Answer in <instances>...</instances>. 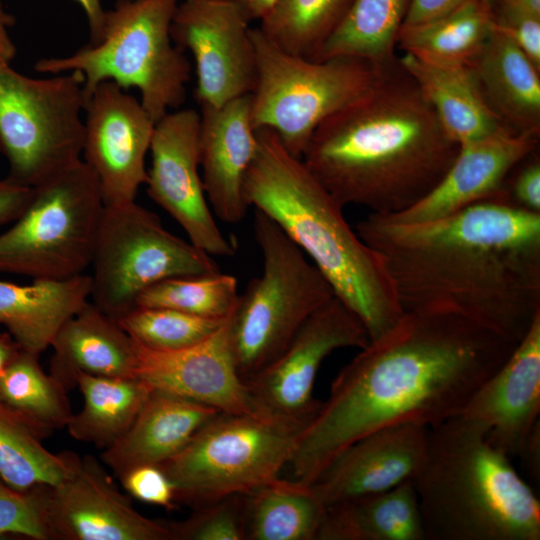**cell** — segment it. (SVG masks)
Listing matches in <instances>:
<instances>
[{"label": "cell", "mask_w": 540, "mask_h": 540, "mask_svg": "<svg viewBox=\"0 0 540 540\" xmlns=\"http://www.w3.org/2000/svg\"><path fill=\"white\" fill-rule=\"evenodd\" d=\"M316 540H426L413 481L327 507Z\"/></svg>", "instance_id": "28"}, {"label": "cell", "mask_w": 540, "mask_h": 540, "mask_svg": "<svg viewBox=\"0 0 540 540\" xmlns=\"http://www.w3.org/2000/svg\"><path fill=\"white\" fill-rule=\"evenodd\" d=\"M15 23V17L10 14L0 0V61L10 63L16 55V47L12 41L9 28Z\"/></svg>", "instance_id": "47"}, {"label": "cell", "mask_w": 540, "mask_h": 540, "mask_svg": "<svg viewBox=\"0 0 540 540\" xmlns=\"http://www.w3.org/2000/svg\"><path fill=\"white\" fill-rule=\"evenodd\" d=\"M238 298L236 278L219 271L162 280L139 296L136 307L169 308L201 317L226 319L233 314Z\"/></svg>", "instance_id": "36"}, {"label": "cell", "mask_w": 540, "mask_h": 540, "mask_svg": "<svg viewBox=\"0 0 540 540\" xmlns=\"http://www.w3.org/2000/svg\"><path fill=\"white\" fill-rule=\"evenodd\" d=\"M354 0H275L259 30L292 55L315 59Z\"/></svg>", "instance_id": "35"}, {"label": "cell", "mask_w": 540, "mask_h": 540, "mask_svg": "<svg viewBox=\"0 0 540 540\" xmlns=\"http://www.w3.org/2000/svg\"><path fill=\"white\" fill-rule=\"evenodd\" d=\"M33 187L8 176L0 180V226L14 222L25 209Z\"/></svg>", "instance_id": "43"}, {"label": "cell", "mask_w": 540, "mask_h": 540, "mask_svg": "<svg viewBox=\"0 0 540 540\" xmlns=\"http://www.w3.org/2000/svg\"><path fill=\"white\" fill-rule=\"evenodd\" d=\"M355 231L404 312L459 316L516 343L540 314V213L497 198L423 222L369 213Z\"/></svg>", "instance_id": "2"}, {"label": "cell", "mask_w": 540, "mask_h": 540, "mask_svg": "<svg viewBox=\"0 0 540 540\" xmlns=\"http://www.w3.org/2000/svg\"><path fill=\"white\" fill-rule=\"evenodd\" d=\"M468 0H409L402 26H416L440 18Z\"/></svg>", "instance_id": "44"}, {"label": "cell", "mask_w": 540, "mask_h": 540, "mask_svg": "<svg viewBox=\"0 0 540 540\" xmlns=\"http://www.w3.org/2000/svg\"><path fill=\"white\" fill-rule=\"evenodd\" d=\"M428 429L402 423L362 436L339 452L309 486L329 507L412 480L424 459Z\"/></svg>", "instance_id": "21"}, {"label": "cell", "mask_w": 540, "mask_h": 540, "mask_svg": "<svg viewBox=\"0 0 540 540\" xmlns=\"http://www.w3.org/2000/svg\"><path fill=\"white\" fill-rule=\"evenodd\" d=\"M426 540H539L540 501L510 458L460 416L428 429L412 479Z\"/></svg>", "instance_id": "5"}, {"label": "cell", "mask_w": 540, "mask_h": 540, "mask_svg": "<svg viewBox=\"0 0 540 540\" xmlns=\"http://www.w3.org/2000/svg\"><path fill=\"white\" fill-rule=\"evenodd\" d=\"M38 357L20 348L0 375V401L45 439L66 428L73 412L68 391L42 369Z\"/></svg>", "instance_id": "34"}, {"label": "cell", "mask_w": 540, "mask_h": 540, "mask_svg": "<svg viewBox=\"0 0 540 540\" xmlns=\"http://www.w3.org/2000/svg\"><path fill=\"white\" fill-rule=\"evenodd\" d=\"M249 12L223 0H184L171 24L173 42L193 57L195 96L201 107H218L251 94L257 63Z\"/></svg>", "instance_id": "13"}, {"label": "cell", "mask_w": 540, "mask_h": 540, "mask_svg": "<svg viewBox=\"0 0 540 540\" xmlns=\"http://www.w3.org/2000/svg\"><path fill=\"white\" fill-rule=\"evenodd\" d=\"M516 345L459 316L404 312L333 380L297 439L293 480L310 485L339 452L380 428H431L458 416Z\"/></svg>", "instance_id": "1"}, {"label": "cell", "mask_w": 540, "mask_h": 540, "mask_svg": "<svg viewBox=\"0 0 540 540\" xmlns=\"http://www.w3.org/2000/svg\"><path fill=\"white\" fill-rule=\"evenodd\" d=\"M84 112L82 160L98 178L104 205L135 201L147 180L145 158L156 122L113 81L94 88Z\"/></svg>", "instance_id": "16"}, {"label": "cell", "mask_w": 540, "mask_h": 540, "mask_svg": "<svg viewBox=\"0 0 540 540\" xmlns=\"http://www.w3.org/2000/svg\"><path fill=\"white\" fill-rule=\"evenodd\" d=\"M493 112L519 133L540 130V69L509 38L492 32L469 65Z\"/></svg>", "instance_id": "26"}, {"label": "cell", "mask_w": 540, "mask_h": 540, "mask_svg": "<svg viewBox=\"0 0 540 540\" xmlns=\"http://www.w3.org/2000/svg\"><path fill=\"white\" fill-rule=\"evenodd\" d=\"M168 524L172 540H246L245 494L200 505L186 519Z\"/></svg>", "instance_id": "38"}, {"label": "cell", "mask_w": 540, "mask_h": 540, "mask_svg": "<svg viewBox=\"0 0 540 540\" xmlns=\"http://www.w3.org/2000/svg\"><path fill=\"white\" fill-rule=\"evenodd\" d=\"M483 3L491 10L493 11V8L496 5L497 0H482Z\"/></svg>", "instance_id": "51"}, {"label": "cell", "mask_w": 540, "mask_h": 540, "mask_svg": "<svg viewBox=\"0 0 540 540\" xmlns=\"http://www.w3.org/2000/svg\"><path fill=\"white\" fill-rule=\"evenodd\" d=\"M369 341L360 319L334 296L307 319L278 358L246 383L257 411L307 425L322 405L313 397L322 362L338 349H361Z\"/></svg>", "instance_id": "14"}, {"label": "cell", "mask_w": 540, "mask_h": 540, "mask_svg": "<svg viewBox=\"0 0 540 540\" xmlns=\"http://www.w3.org/2000/svg\"><path fill=\"white\" fill-rule=\"evenodd\" d=\"M305 426L261 413L219 412L160 466L176 502L194 508L249 494L280 478Z\"/></svg>", "instance_id": "9"}, {"label": "cell", "mask_w": 540, "mask_h": 540, "mask_svg": "<svg viewBox=\"0 0 540 540\" xmlns=\"http://www.w3.org/2000/svg\"><path fill=\"white\" fill-rule=\"evenodd\" d=\"M116 2H120V1H126V0H115Z\"/></svg>", "instance_id": "52"}, {"label": "cell", "mask_w": 540, "mask_h": 540, "mask_svg": "<svg viewBox=\"0 0 540 540\" xmlns=\"http://www.w3.org/2000/svg\"><path fill=\"white\" fill-rule=\"evenodd\" d=\"M42 490L53 540H172L168 522L138 512L91 455L80 456L68 478Z\"/></svg>", "instance_id": "17"}, {"label": "cell", "mask_w": 540, "mask_h": 540, "mask_svg": "<svg viewBox=\"0 0 540 540\" xmlns=\"http://www.w3.org/2000/svg\"><path fill=\"white\" fill-rule=\"evenodd\" d=\"M251 94L218 107H201L199 160L203 188L215 215L239 223L249 208L244 182L258 149Z\"/></svg>", "instance_id": "22"}, {"label": "cell", "mask_w": 540, "mask_h": 540, "mask_svg": "<svg viewBox=\"0 0 540 540\" xmlns=\"http://www.w3.org/2000/svg\"><path fill=\"white\" fill-rule=\"evenodd\" d=\"M496 8L540 17V0H497Z\"/></svg>", "instance_id": "48"}, {"label": "cell", "mask_w": 540, "mask_h": 540, "mask_svg": "<svg viewBox=\"0 0 540 540\" xmlns=\"http://www.w3.org/2000/svg\"><path fill=\"white\" fill-rule=\"evenodd\" d=\"M179 0H126L105 10L97 43L66 57L38 60L35 71L84 75L85 100L103 81L123 89L136 88L140 102L157 122L186 99L191 66L184 51L171 37V24ZM86 103V102H85Z\"/></svg>", "instance_id": "6"}, {"label": "cell", "mask_w": 540, "mask_h": 540, "mask_svg": "<svg viewBox=\"0 0 540 540\" xmlns=\"http://www.w3.org/2000/svg\"><path fill=\"white\" fill-rule=\"evenodd\" d=\"M538 136L506 127L460 145L448 171L424 198L399 214L382 216L395 222H423L451 215L481 201L508 199L505 181L535 151Z\"/></svg>", "instance_id": "19"}, {"label": "cell", "mask_w": 540, "mask_h": 540, "mask_svg": "<svg viewBox=\"0 0 540 540\" xmlns=\"http://www.w3.org/2000/svg\"><path fill=\"white\" fill-rule=\"evenodd\" d=\"M76 1L84 11L89 29H90V43H97L100 40L105 10L102 7L101 0H74Z\"/></svg>", "instance_id": "46"}, {"label": "cell", "mask_w": 540, "mask_h": 540, "mask_svg": "<svg viewBox=\"0 0 540 540\" xmlns=\"http://www.w3.org/2000/svg\"><path fill=\"white\" fill-rule=\"evenodd\" d=\"M251 34L257 63L253 126L272 131L299 158L315 130L369 91L392 64L347 56L304 58L280 49L258 27Z\"/></svg>", "instance_id": "8"}, {"label": "cell", "mask_w": 540, "mask_h": 540, "mask_svg": "<svg viewBox=\"0 0 540 540\" xmlns=\"http://www.w3.org/2000/svg\"><path fill=\"white\" fill-rule=\"evenodd\" d=\"M398 61L459 146L506 128L488 105L470 66L434 65L408 53Z\"/></svg>", "instance_id": "27"}, {"label": "cell", "mask_w": 540, "mask_h": 540, "mask_svg": "<svg viewBox=\"0 0 540 540\" xmlns=\"http://www.w3.org/2000/svg\"><path fill=\"white\" fill-rule=\"evenodd\" d=\"M540 314L507 360L474 392L458 416L479 426L510 459L540 422Z\"/></svg>", "instance_id": "20"}, {"label": "cell", "mask_w": 540, "mask_h": 540, "mask_svg": "<svg viewBox=\"0 0 540 540\" xmlns=\"http://www.w3.org/2000/svg\"><path fill=\"white\" fill-rule=\"evenodd\" d=\"M232 316V315H231ZM231 316L203 341L175 351H156L136 343L135 377L226 413L258 414L240 377L231 342Z\"/></svg>", "instance_id": "18"}, {"label": "cell", "mask_w": 540, "mask_h": 540, "mask_svg": "<svg viewBox=\"0 0 540 540\" xmlns=\"http://www.w3.org/2000/svg\"><path fill=\"white\" fill-rule=\"evenodd\" d=\"M220 411L153 389L129 429L100 457L118 478L141 465H161L178 454Z\"/></svg>", "instance_id": "23"}, {"label": "cell", "mask_w": 540, "mask_h": 540, "mask_svg": "<svg viewBox=\"0 0 540 540\" xmlns=\"http://www.w3.org/2000/svg\"><path fill=\"white\" fill-rule=\"evenodd\" d=\"M228 318L201 317L169 308L135 307L116 321L141 346L175 351L203 341Z\"/></svg>", "instance_id": "37"}, {"label": "cell", "mask_w": 540, "mask_h": 540, "mask_svg": "<svg viewBox=\"0 0 540 540\" xmlns=\"http://www.w3.org/2000/svg\"><path fill=\"white\" fill-rule=\"evenodd\" d=\"M493 27L509 38L540 69V17L496 8Z\"/></svg>", "instance_id": "41"}, {"label": "cell", "mask_w": 540, "mask_h": 540, "mask_svg": "<svg viewBox=\"0 0 540 540\" xmlns=\"http://www.w3.org/2000/svg\"><path fill=\"white\" fill-rule=\"evenodd\" d=\"M90 275L31 284L0 281V324L19 347L40 355L60 327L90 298Z\"/></svg>", "instance_id": "25"}, {"label": "cell", "mask_w": 540, "mask_h": 540, "mask_svg": "<svg viewBox=\"0 0 540 540\" xmlns=\"http://www.w3.org/2000/svg\"><path fill=\"white\" fill-rule=\"evenodd\" d=\"M200 114L168 112L155 124L146 191L185 231L189 241L210 256L231 257L235 244L215 222L203 188L199 160Z\"/></svg>", "instance_id": "15"}, {"label": "cell", "mask_w": 540, "mask_h": 540, "mask_svg": "<svg viewBox=\"0 0 540 540\" xmlns=\"http://www.w3.org/2000/svg\"><path fill=\"white\" fill-rule=\"evenodd\" d=\"M83 406L66 428L77 441L105 449L132 425L153 388L137 377L79 374L76 379Z\"/></svg>", "instance_id": "29"}, {"label": "cell", "mask_w": 540, "mask_h": 540, "mask_svg": "<svg viewBox=\"0 0 540 540\" xmlns=\"http://www.w3.org/2000/svg\"><path fill=\"white\" fill-rule=\"evenodd\" d=\"M53 540L44 513L42 485L19 491L0 479V536Z\"/></svg>", "instance_id": "39"}, {"label": "cell", "mask_w": 540, "mask_h": 540, "mask_svg": "<svg viewBox=\"0 0 540 540\" xmlns=\"http://www.w3.org/2000/svg\"><path fill=\"white\" fill-rule=\"evenodd\" d=\"M509 201L524 210L540 213V162L533 159L515 177L506 189Z\"/></svg>", "instance_id": "42"}, {"label": "cell", "mask_w": 540, "mask_h": 540, "mask_svg": "<svg viewBox=\"0 0 540 540\" xmlns=\"http://www.w3.org/2000/svg\"><path fill=\"white\" fill-rule=\"evenodd\" d=\"M243 6L253 20H261L271 9L275 0H223Z\"/></svg>", "instance_id": "50"}, {"label": "cell", "mask_w": 540, "mask_h": 540, "mask_svg": "<svg viewBox=\"0 0 540 540\" xmlns=\"http://www.w3.org/2000/svg\"><path fill=\"white\" fill-rule=\"evenodd\" d=\"M84 75L32 78L0 61V152L8 177L34 187L82 160Z\"/></svg>", "instance_id": "11"}, {"label": "cell", "mask_w": 540, "mask_h": 540, "mask_svg": "<svg viewBox=\"0 0 540 540\" xmlns=\"http://www.w3.org/2000/svg\"><path fill=\"white\" fill-rule=\"evenodd\" d=\"M492 27V11L482 0H468L435 20L402 26L397 47L426 63L469 66L488 40Z\"/></svg>", "instance_id": "30"}, {"label": "cell", "mask_w": 540, "mask_h": 540, "mask_svg": "<svg viewBox=\"0 0 540 540\" xmlns=\"http://www.w3.org/2000/svg\"><path fill=\"white\" fill-rule=\"evenodd\" d=\"M244 182L248 206L269 216L305 253L373 340L404 313L379 253L347 223L343 207L270 130Z\"/></svg>", "instance_id": "4"}, {"label": "cell", "mask_w": 540, "mask_h": 540, "mask_svg": "<svg viewBox=\"0 0 540 540\" xmlns=\"http://www.w3.org/2000/svg\"><path fill=\"white\" fill-rule=\"evenodd\" d=\"M44 438L21 416L0 401V479L26 491L38 485L55 486L74 471L79 455L50 452Z\"/></svg>", "instance_id": "32"}, {"label": "cell", "mask_w": 540, "mask_h": 540, "mask_svg": "<svg viewBox=\"0 0 540 540\" xmlns=\"http://www.w3.org/2000/svg\"><path fill=\"white\" fill-rule=\"evenodd\" d=\"M399 61L313 133L302 161L343 208L399 214L424 198L459 151Z\"/></svg>", "instance_id": "3"}, {"label": "cell", "mask_w": 540, "mask_h": 540, "mask_svg": "<svg viewBox=\"0 0 540 540\" xmlns=\"http://www.w3.org/2000/svg\"><path fill=\"white\" fill-rule=\"evenodd\" d=\"M517 457L520 458L528 474L538 480L540 475V422L533 427L524 440Z\"/></svg>", "instance_id": "45"}, {"label": "cell", "mask_w": 540, "mask_h": 540, "mask_svg": "<svg viewBox=\"0 0 540 540\" xmlns=\"http://www.w3.org/2000/svg\"><path fill=\"white\" fill-rule=\"evenodd\" d=\"M89 267V301L115 320L162 280L219 272L209 254L169 232L136 201L104 205Z\"/></svg>", "instance_id": "12"}, {"label": "cell", "mask_w": 540, "mask_h": 540, "mask_svg": "<svg viewBox=\"0 0 540 540\" xmlns=\"http://www.w3.org/2000/svg\"><path fill=\"white\" fill-rule=\"evenodd\" d=\"M132 497L147 504L175 508V488L160 465H141L119 478Z\"/></svg>", "instance_id": "40"}, {"label": "cell", "mask_w": 540, "mask_h": 540, "mask_svg": "<svg viewBox=\"0 0 540 540\" xmlns=\"http://www.w3.org/2000/svg\"><path fill=\"white\" fill-rule=\"evenodd\" d=\"M408 3L409 0H354L315 59L347 56L379 65L393 63Z\"/></svg>", "instance_id": "33"}, {"label": "cell", "mask_w": 540, "mask_h": 540, "mask_svg": "<svg viewBox=\"0 0 540 540\" xmlns=\"http://www.w3.org/2000/svg\"><path fill=\"white\" fill-rule=\"evenodd\" d=\"M326 510L309 485L279 478L245 494L246 540H316Z\"/></svg>", "instance_id": "31"}, {"label": "cell", "mask_w": 540, "mask_h": 540, "mask_svg": "<svg viewBox=\"0 0 540 540\" xmlns=\"http://www.w3.org/2000/svg\"><path fill=\"white\" fill-rule=\"evenodd\" d=\"M19 350V345L8 332L0 334V375L11 363Z\"/></svg>", "instance_id": "49"}, {"label": "cell", "mask_w": 540, "mask_h": 540, "mask_svg": "<svg viewBox=\"0 0 540 540\" xmlns=\"http://www.w3.org/2000/svg\"><path fill=\"white\" fill-rule=\"evenodd\" d=\"M104 203L83 161L41 182L20 216L0 234V273L62 280L90 266Z\"/></svg>", "instance_id": "10"}, {"label": "cell", "mask_w": 540, "mask_h": 540, "mask_svg": "<svg viewBox=\"0 0 540 540\" xmlns=\"http://www.w3.org/2000/svg\"><path fill=\"white\" fill-rule=\"evenodd\" d=\"M50 347L49 373L67 391L79 374L135 377V341L90 301L60 327Z\"/></svg>", "instance_id": "24"}, {"label": "cell", "mask_w": 540, "mask_h": 540, "mask_svg": "<svg viewBox=\"0 0 540 540\" xmlns=\"http://www.w3.org/2000/svg\"><path fill=\"white\" fill-rule=\"evenodd\" d=\"M253 227L263 270L239 295L230 324L237 370L246 383L335 296L323 274L269 216L255 209Z\"/></svg>", "instance_id": "7"}]
</instances>
